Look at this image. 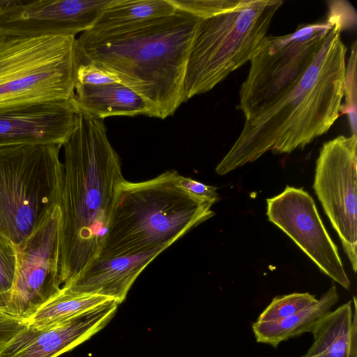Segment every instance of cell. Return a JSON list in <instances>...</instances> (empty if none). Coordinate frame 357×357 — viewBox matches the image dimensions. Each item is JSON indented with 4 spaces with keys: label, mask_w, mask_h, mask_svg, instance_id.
<instances>
[{
    "label": "cell",
    "mask_w": 357,
    "mask_h": 357,
    "mask_svg": "<svg viewBox=\"0 0 357 357\" xmlns=\"http://www.w3.org/2000/svg\"><path fill=\"white\" fill-rule=\"evenodd\" d=\"M73 102L77 110L103 120L113 116L143 114L152 117L151 111L144 99L121 83L75 85Z\"/></svg>",
    "instance_id": "obj_17"
},
{
    "label": "cell",
    "mask_w": 357,
    "mask_h": 357,
    "mask_svg": "<svg viewBox=\"0 0 357 357\" xmlns=\"http://www.w3.org/2000/svg\"><path fill=\"white\" fill-rule=\"evenodd\" d=\"M346 4L331 1L326 19L300 24L287 35L265 37L240 87L238 108L245 120L264 113L298 84Z\"/></svg>",
    "instance_id": "obj_8"
},
{
    "label": "cell",
    "mask_w": 357,
    "mask_h": 357,
    "mask_svg": "<svg viewBox=\"0 0 357 357\" xmlns=\"http://www.w3.org/2000/svg\"><path fill=\"white\" fill-rule=\"evenodd\" d=\"M19 0H0V10L6 7L17 3Z\"/></svg>",
    "instance_id": "obj_27"
},
{
    "label": "cell",
    "mask_w": 357,
    "mask_h": 357,
    "mask_svg": "<svg viewBox=\"0 0 357 357\" xmlns=\"http://www.w3.org/2000/svg\"><path fill=\"white\" fill-rule=\"evenodd\" d=\"M27 325V321L10 315L0 317V349Z\"/></svg>",
    "instance_id": "obj_26"
},
{
    "label": "cell",
    "mask_w": 357,
    "mask_h": 357,
    "mask_svg": "<svg viewBox=\"0 0 357 357\" xmlns=\"http://www.w3.org/2000/svg\"><path fill=\"white\" fill-rule=\"evenodd\" d=\"M73 98L0 112V147L22 144L63 146L73 132L77 112Z\"/></svg>",
    "instance_id": "obj_14"
},
{
    "label": "cell",
    "mask_w": 357,
    "mask_h": 357,
    "mask_svg": "<svg viewBox=\"0 0 357 357\" xmlns=\"http://www.w3.org/2000/svg\"><path fill=\"white\" fill-rule=\"evenodd\" d=\"M177 9L169 0H112L93 26V35L110 33L137 24L169 15Z\"/></svg>",
    "instance_id": "obj_19"
},
{
    "label": "cell",
    "mask_w": 357,
    "mask_h": 357,
    "mask_svg": "<svg viewBox=\"0 0 357 357\" xmlns=\"http://www.w3.org/2000/svg\"><path fill=\"white\" fill-rule=\"evenodd\" d=\"M317 300L314 295L308 292L276 296L259 314L257 321L282 320L317 303Z\"/></svg>",
    "instance_id": "obj_21"
},
{
    "label": "cell",
    "mask_w": 357,
    "mask_h": 357,
    "mask_svg": "<svg viewBox=\"0 0 357 357\" xmlns=\"http://www.w3.org/2000/svg\"><path fill=\"white\" fill-rule=\"evenodd\" d=\"M200 20L177 9L107 34L82 32L77 64L92 62L108 71L144 99L152 117L165 119L185 102L186 66Z\"/></svg>",
    "instance_id": "obj_3"
},
{
    "label": "cell",
    "mask_w": 357,
    "mask_h": 357,
    "mask_svg": "<svg viewBox=\"0 0 357 357\" xmlns=\"http://www.w3.org/2000/svg\"><path fill=\"white\" fill-rule=\"evenodd\" d=\"M347 5L298 84L243 129L215 172L224 175L268 151L290 153L325 134L340 116L344 93L347 47L340 33L356 24Z\"/></svg>",
    "instance_id": "obj_1"
},
{
    "label": "cell",
    "mask_w": 357,
    "mask_h": 357,
    "mask_svg": "<svg viewBox=\"0 0 357 357\" xmlns=\"http://www.w3.org/2000/svg\"><path fill=\"white\" fill-rule=\"evenodd\" d=\"M357 301L329 311L311 331L313 342L301 357H357Z\"/></svg>",
    "instance_id": "obj_16"
},
{
    "label": "cell",
    "mask_w": 357,
    "mask_h": 357,
    "mask_svg": "<svg viewBox=\"0 0 357 357\" xmlns=\"http://www.w3.org/2000/svg\"><path fill=\"white\" fill-rule=\"evenodd\" d=\"M111 1L19 0L0 10V37L75 36L90 30Z\"/></svg>",
    "instance_id": "obj_12"
},
{
    "label": "cell",
    "mask_w": 357,
    "mask_h": 357,
    "mask_svg": "<svg viewBox=\"0 0 357 357\" xmlns=\"http://www.w3.org/2000/svg\"><path fill=\"white\" fill-rule=\"evenodd\" d=\"M179 174L167 170L151 179L119 187L105 239L97 259L139 255L176 240L215 215L214 202L183 189Z\"/></svg>",
    "instance_id": "obj_4"
},
{
    "label": "cell",
    "mask_w": 357,
    "mask_h": 357,
    "mask_svg": "<svg viewBox=\"0 0 357 357\" xmlns=\"http://www.w3.org/2000/svg\"><path fill=\"white\" fill-rule=\"evenodd\" d=\"M119 305L112 299L43 326L27 324L0 349V357H58L103 329L114 316Z\"/></svg>",
    "instance_id": "obj_13"
},
{
    "label": "cell",
    "mask_w": 357,
    "mask_h": 357,
    "mask_svg": "<svg viewBox=\"0 0 357 357\" xmlns=\"http://www.w3.org/2000/svg\"><path fill=\"white\" fill-rule=\"evenodd\" d=\"M338 301L337 288L332 285L317 303L285 319L272 322L256 321L252 324L256 341L276 348L282 342L310 333L315 324L331 311Z\"/></svg>",
    "instance_id": "obj_18"
},
{
    "label": "cell",
    "mask_w": 357,
    "mask_h": 357,
    "mask_svg": "<svg viewBox=\"0 0 357 357\" xmlns=\"http://www.w3.org/2000/svg\"><path fill=\"white\" fill-rule=\"evenodd\" d=\"M17 245L0 231V310L7 305L16 273Z\"/></svg>",
    "instance_id": "obj_22"
},
{
    "label": "cell",
    "mask_w": 357,
    "mask_h": 357,
    "mask_svg": "<svg viewBox=\"0 0 357 357\" xmlns=\"http://www.w3.org/2000/svg\"><path fill=\"white\" fill-rule=\"evenodd\" d=\"M120 83L112 74L92 62L77 64L75 85L100 86Z\"/></svg>",
    "instance_id": "obj_24"
},
{
    "label": "cell",
    "mask_w": 357,
    "mask_h": 357,
    "mask_svg": "<svg viewBox=\"0 0 357 357\" xmlns=\"http://www.w3.org/2000/svg\"><path fill=\"white\" fill-rule=\"evenodd\" d=\"M177 183L183 189L202 198L213 201L215 203L220 199L219 195L216 192L217 188L215 186L205 185L180 174L177 176Z\"/></svg>",
    "instance_id": "obj_25"
},
{
    "label": "cell",
    "mask_w": 357,
    "mask_h": 357,
    "mask_svg": "<svg viewBox=\"0 0 357 357\" xmlns=\"http://www.w3.org/2000/svg\"><path fill=\"white\" fill-rule=\"evenodd\" d=\"M167 248L161 245L139 255L96 259L63 285L61 291L103 296L115 299L121 304L139 275Z\"/></svg>",
    "instance_id": "obj_15"
},
{
    "label": "cell",
    "mask_w": 357,
    "mask_h": 357,
    "mask_svg": "<svg viewBox=\"0 0 357 357\" xmlns=\"http://www.w3.org/2000/svg\"><path fill=\"white\" fill-rule=\"evenodd\" d=\"M282 0H241L234 8L201 19L190 49L184 101L211 91L256 54Z\"/></svg>",
    "instance_id": "obj_5"
},
{
    "label": "cell",
    "mask_w": 357,
    "mask_h": 357,
    "mask_svg": "<svg viewBox=\"0 0 357 357\" xmlns=\"http://www.w3.org/2000/svg\"><path fill=\"white\" fill-rule=\"evenodd\" d=\"M112 299L99 295L68 294L61 290L28 319L27 324L43 326L84 312Z\"/></svg>",
    "instance_id": "obj_20"
},
{
    "label": "cell",
    "mask_w": 357,
    "mask_h": 357,
    "mask_svg": "<svg viewBox=\"0 0 357 357\" xmlns=\"http://www.w3.org/2000/svg\"><path fill=\"white\" fill-rule=\"evenodd\" d=\"M357 137L338 136L323 144L313 188L337 233L354 271L357 270Z\"/></svg>",
    "instance_id": "obj_9"
},
{
    "label": "cell",
    "mask_w": 357,
    "mask_h": 357,
    "mask_svg": "<svg viewBox=\"0 0 357 357\" xmlns=\"http://www.w3.org/2000/svg\"><path fill=\"white\" fill-rule=\"evenodd\" d=\"M268 220L287 234L320 271L346 289L350 287L337 247L328 234L312 197L287 185L266 199Z\"/></svg>",
    "instance_id": "obj_11"
},
{
    "label": "cell",
    "mask_w": 357,
    "mask_h": 357,
    "mask_svg": "<svg viewBox=\"0 0 357 357\" xmlns=\"http://www.w3.org/2000/svg\"><path fill=\"white\" fill-rule=\"evenodd\" d=\"M75 36L0 37V112L71 100Z\"/></svg>",
    "instance_id": "obj_6"
},
{
    "label": "cell",
    "mask_w": 357,
    "mask_h": 357,
    "mask_svg": "<svg viewBox=\"0 0 357 357\" xmlns=\"http://www.w3.org/2000/svg\"><path fill=\"white\" fill-rule=\"evenodd\" d=\"M61 146L0 147V231L16 245L59 206L63 177Z\"/></svg>",
    "instance_id": "obj_7"
},
{
    "label": "cell",
    "mask_w": 357,
    "mask_h": 357,
    "mask_svg": "<svg viewBox=\"0 0 357 357\" xmlns=\"http://www.w3.org/2000/svg\"><path fill=\"white\" fill-rule=\"evenodd\" d=\"M63 146L59 257L62 287L98 257L117 190L125 180L103 119L77 110L73 132Z\"/></svg>",
    "instance_id": "obj_2"
},
{
    "label": "cell",
    "mask_w": 357,
    "mask_h": 357,
    "mask_svg": "<svg viewBox=\"0 0 357 357\" xmlns=\"http://www.w3.org/2000/svg\"><path fill=\"white\" fill-rule=\"evenodd\" d=\"M60 208L17 245V267L3 312L28 321L61 290L59 273Z\"/></svg>",
    "instance_id": "obj_10"
},
{
    "label": "cell",
    "mask_w": 357,
    "mask_h": 357,
    "mask_svg": "<svg viewBox=\"0 0 357 357\" xmlns=\"http://www.w3.org/2000/svg\"><path fill=\"white\" fill-rule=\"evenodd\" d=\"M8 314H7L6 313H5L4 312L0 310V317H2V316H7Z\"/></svg>",
    "instance_id": "obj_28"
},
{
    "label": "cell",
    "mask_w": 357,
    "mask_h": 357,
    "mask_svg": "<svg viewBox=\"0 0 357 357\" xmlns=\"http://www.w3.org/2000/svg\"><path fill=\"white\" fill-rule=\"evenodd\" d=\"M178 10L206 19L237 6L241 0H169Z\"/></svg>",
    "instance_id": "obj_23"
}]
</instances>
